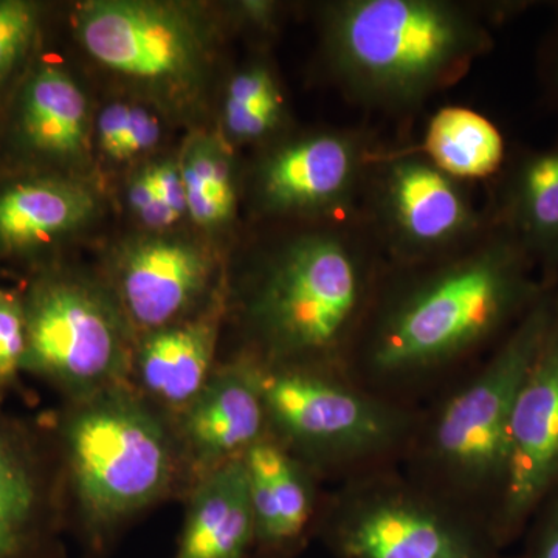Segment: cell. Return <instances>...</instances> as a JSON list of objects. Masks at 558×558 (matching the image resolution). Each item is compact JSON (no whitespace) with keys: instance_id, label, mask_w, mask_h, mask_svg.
<instances>
[{"instance_id":"cell-12","label":"cell","mask_w":558,"mask_h":558,"mask_svg":"<svg viewBox=\"0 0 558 558\" xmlns=\"http://www.w3.org/2000/svg\"><path fill=\"white\" fill-rule=\"evenodd\" d=\"M558 486V315L517 396L506 439L505 476L492 529L508 549Z\"/></svg>"},{"instance_id":"cell-9","label":"cell","mask_w":558,"mask_h":558,"mask_svg":"<svg viewBox=\"0 0 558 558\" xmlns=\"http://www.w3.org/2000/svg\"><path fill=\"white\" fill-rule=\"evenodd\" d=\"M75 36L101 68L165 101L199 94L209 33L189 7L156 0H90L73 14Z\"/></svg>"},{"instance_id":"cell-8","label":"cell","mask_w":558,"mask_h":558,"mask_svg":"<svg viewBox=\"0 0 558 558\" xmlns=\"http://www.w3.org/2000/svg\"><path fill=\"white\" fill-rule=\"evenodd\" d=\"M24 300V374L58 389L68 402L131 384L135 336L112 290L58 269L38 271Z\"/></svg>"},{"instance_id":"cell-11","label":"cell","mask_w":558,"mask_h":558,"mask_svg":"<svg viewBox=\"0 0 558 558\" xmlns=\"http://www.w3.org/2000/svg\"><path fill=\"white\" fill-rule=\"evenodd\" d=\"M368 135L357 130H323L279 143L255 172V201L271 216L314 222L362 216L374 163Z\"/></svg>"},{"instance_id":"cell-30","label":"cell","mask_w":558,"mask_h":558,"mask_svg":"<svg viewBox=\"0 0 558 558\" xmlns=\"http://www.w3.org/2000/svg\"><path fill=\"white\" fill-rule=\"evenodd\" d=\"M236 10L245 24L253 25L259 31H271L278 20V5L274 2H241Z\"/></svg>"},{"instance_id":"cell-18","label":"cell","mask_w":558,"mask_h":558,"mask_svg":"<svg viewBox=\"0 0 558 558\" xmlns=\"http://www.w3.org/2000/svg\"><path fill=\"white\" fill-rule=\"evenodd\" d=\"M223 304L219 293L199 314L140 337L131 384L156 409L180 414L207 384L215 371Z\"/></svg>"},{"instance_id":"cell-24","label":"cell","mask_w":558,"mask_h":558,"mask_svg":"<svg viewBox=\"0 0 558 558\" xmlns=\"http://www.w3.org/2000/svg\"><path fill=\"white\" fill-rule=\"evenodd\" d=\"M288 120L281 83L267 62H250L227 84L223 134L231 143L252 145L275 137Z\"/></svg>"},{"instance_id":"cell-7","label":"cell","mask_w":558,"mask_h":558,"mask_svg":"<svg viewBox=\"0 0 558 558\" xmlns=\"http://www.w3.org/2000/svg\"><path fill=\"white\" fill-rule=\"evenodd\" d=\"M317 537L333 558H502L486 521L400 468L326 492Z\"/></svg>"},{"instance_id":"cell-14","label":"cell","mask_w":558,"mask_h":558,"mask_svg":"<svg viewBox=\"0 0 558 558\" xmlns=\"http://www.w3.org/2000/svg\"><path fill=\"white\" fill-rule=\"evenodd\" d=\"M215 274L207 248L182 238L150 234L119 250L109 289L132 330L142 337L191 317Z\"/></svg>"},{"instance_id":"cell-4","label":"cell","mask_w":558,"mask_h":558,"mask_svg":"<svg viewBox=\"0 0 558 558\" xmlns=\"http://www.w3.org/2000/svg\"><path fill=\"white\" fill-rule=\"evenodd\" d=\"M557 315L558 279L478 365L418 407L400 464L414 483L490 527L513 405Z\"/></svg>"},{"instance_id":"cell-29","label":"cell","mask_w":558,"mask_h":558,"mask_svg":"<svg viewBox=\"0 0 558 558\" xmlns=\"http://www.w3.org/2000/svg\"><path fill=\"white\" fill-rule=\"evenodd\" d=\"M515 558H558V486L529 521Z\"/></svg>"},{"instance_id":"cell-2","label":"cell","mask_w":558,"mask_h":558,"mask_svg":"<svg viewBox=\"0 0 558 558\" xmlns=\"http://www.w3.org/2000/svg\"><path fill=\"white\" fill-rule=\"evenodd\" d=\"M388 264L362 216L282 241L244 286L240 354L263 366L344 371Z\"/></svg>"},{"instance_id":"cell-17","label":"cell","mask_w":558,"mask_h":558,"mask_svg":"<svg viewBox=\"0 0 558 558\" xmlns=\"http://www.w3.org/2000/svg\"><path fill=\"white\" fill-rule=\"evenodd\" d=\"M258 556L295 558L317 537L326 492L317 473L267 435L242 457Z\"/></svg>"},{"instance_id":"cell-3","label":"cell","mask_w":558,"mask_h":558,"mask_svg":"<svg viewBox=\"0 0 558 558\" xmlns=\"http://www.w3.org/2000/svg\"><path fill=\"white\" fill-rule=\"evenodd\" d=\"M519 9L451 0L326 3V61L352 100L369 108L413 109L458 83L494 46L490 24Z\"/></svg>"},{"instance_id":"cell-1","label":"cell","mask_w":558,"mask_h":558,"mask_svg":"<svg viewBox=\"0 0 558 558\" xmlns=\"http://www.w3.org/2000/svg\"><path fill=\"white\" fill-rule=\"evenodd\" d=\"M550 282L494 223L446 258L388 264L344 373L418 409L478 365Z\"/></svg>"},{"instance_id":"cell-20","label":"cell","mask_w":558,"mask_h":558,"mask_svg":"<svg viewBox=\"0 0 558 558\" xmlns=\"http://www.w3.org/2000/svg\"><path fill=\"white\" fill-rule=\"evenodd\" d=\"M488 216L527 253L545 281H557L558 145L510 165Z\"/></svg>"},{"instance_id":"cell-6","label":"cell","mask_w":558,"mask_h":558,"mask_svg":"<svg viewBox=\"0 0 558 558\" xmlns=\"http://www.w3.org/2000/svg\"><path fill=\"white\" fill-rule=\"evenodd\" d=\"M259 374L267 432L323 483L339 486L402 464L416 407L369 391L343 369L259 365Z\"/></svg>"},{"instance_id":"cell-27","label":"cell","mask_w":558,"mask_h":558,"mask_svg":"<svg viewBox=\"0 0 558 558\" xmlns=\"http://www.w3.org/2000/svg\"><path fill=\"white\" fill-rule=\"evenodd\" d=\"M161 134L159 117L137 102H110L95 121L98 149L112 161L145 156L159 145Z\"/></svg>"},{"instance_id":"cell-25","label":"cell","mask_w":558,"mask_h":558,"mask_svg":"<svg viewBox=\"0 0 558 558\" xmlns=\"http://www.w3.org/2000/svg\"><path fill=\"white\" fill-rule=\"evenodd\" d=\"M128 205L135 219L153 231H163L189 218L179 161L159 160L135 172L128 183Z\"/></svg>"},{"instance_id":"cell-16","label":"cell","mask_w":558,"mask_h":558,"mask_svg":"<svg viewBox=\"0 0 558 558\" xmlns=\"http://www.w3.org/2000/svg\"><path fill=\"white\" fill-rule=\"evenodd\" d=\"M5 106L7 142L22 163L62 168L87 156L89 101L68 70L32 64Z\"/></svg>"},{"instance_id":"cell-23","label":"cell","mask_w":558,"mask_h":558,"mask_svg":"<svg viewBox=\"0 0 558 558\" xmlns=\"http://www.w3.org/2000/svg\"><path fill=\"white\" fill-rule=\"evenodd\" d=\"M185 186L189 218L207 230H222L236 216L238 186L234 160L222 137L194 135L179 161Z\"/></svg>"},{"instance_id":"cell-13","label":"cell","mask_w":558,"mask_h":558,"mask_svg":"<svg viewBox=\"0 0 558 558\" xmlns=\"http://www.w3.org/2000/svg\"><path fill=\"white\" fill-rule=\"evenodd\" d=\"M64 499L50 424L0 413V558H64Z\"/></svg>"},{"instance_id":"cell-10","label":"cell","mask_w":558,"mask_h":558,"mask_svg":"<svg viewBox=\"0 0 558 558\" xmlns=\"http://www.w3.org/2000/svg\"><path fill=\"white\" fill-rule=\"evenodd\" d=\"M362 218L395 266L453 255L483 236L492 223L465 182L439 170L422 153L379 156Z\"/></svg>"},{"instance_id":"cell-21","label":"cell","mask_w":558,"mask_h":558,"mask_svg":"<svg viewBox=\"0 0 558 558\" xmlns=\"http://www.w3.org/2000/svg\"><path fill=\"white\" fill-rule=\"evenodd\" d=\"M255 519L241 459L194 483L174 558H253Z\"/></svg>"},{"instance_id":"cell-22","label":"cell","mask_w":558,"mask_h":558,"mask_svg":"<svg viewBox=\"0 0 558 558\" xmlns=\"http://www.w3.org/2000/svg\"><path fill=\"white\" fill-rule=\"evenodd\" d=\"M421 153L439 170L465 183L497 174L506 157L498 128L462 106H449L432 117Z\"/></svg>"},{"instance_id":"cell-32","label":"cell","mask_w":558,"mask_h":558,"mask_svg":"<svg viewBox=\"0 0 558 558\" xmlns=\"http://www.w3.org/2000/svg\"><path fill=\"white\" fill-rule=\"evenodd\" d=\"M253 558H278V557L258 556V554H255V557H253Z\"/></svg>"},{"instance_id":"cell-31","label":"cell","mask_w":558,"mask_h":558,"mask_svg":"<svg viewBox=\"0 0 558 558\" xmlns=\"http://www.w3.org/2000/svg\"><path fill=\"white\" fill-rule=\"evenodd\" d=\"M546 72H548L550 95H553L554 101H556L558 106V32L556 33V38H554L553 44H550Z\"/></svg>"},{"instance_id":"cell-26","label":"cell","mask_w":558,"mask_h":558,"mask_svg":"<svg viewBox=\"0 0 558 558\" xmlns=\"http://www.w3.org/2000/svg\"><path fill=\"white\" fill-rule=\"evenodd\" d=\"M43 11L33 0H0V108L31 69L43 31Z\"/></svg>"},{"instance_id":"cell-28","label":"cell","mask_w":558,"mask_h":558,"mask_svg":"<svg viewBox=\"0 0 558 558\" xmlns=\"http://www.w3.org/2000/svg\"><path fill=\"white\" fill-rule=\"evenodd\" d=\"M25 351L27 328L22 292L0 288V409L7 396L20 385Z\"/></svg>"},{"instance_id":"cell-15","label":"cell","mask_w":558,"mask_h":558,"mask_svg":"<svg viewBox=\"0 0 558 558\" xmlns=\"http://www.w3.org/2000/svg\"><path fill=\"white\" fill-rule=\"evenodd\" d=\"M178 416L174 433L180 458L196 481L241 459L269 435L258 363L238 354L215 368L199 395Z\"/></svg>"},{"instance_id":"cell-19","label":"cell","mask_w":558,"mask_h":558,"mask_svg":"<svg viewBox=\"0 0 558 558\" xmlns=\"http://www.w3.org/2000/svg\"><path fill=\"white\" fill-rule=\"evenodd\" d=\"M94 191L58 172H28L0 185V256L25 258L86 226Z\"/></svg>"},{"instance_id":"cell-5","label":"cell","mask_w":558,"mask_h":558,"mask_svg":"<svg viewBox=\"0 0 558 558\" xmlns=\"http://www.w3.org/2000/svg\"><path fill=\"white\" fill-rule=\"evenodd\" d=\"M50 428L64 495L95 550L160 501L178 476L175 433L132 384L70 400Z\"/></svg>"}]
</instances>
